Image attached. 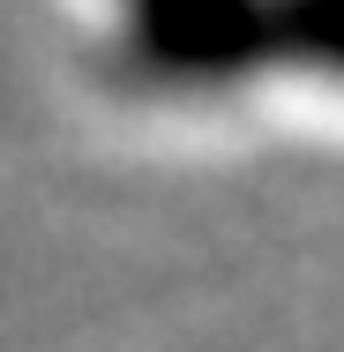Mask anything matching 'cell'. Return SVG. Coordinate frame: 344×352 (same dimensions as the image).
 Listing matches in <instances>:
<instances>
[{
	"label": "cell",
	"mask_w": 344,
	"mask_h": 352,
	"mask_svg": "<svg viewBox=\"0 0 344 352\" xmlns=\"http://www.w3.org/2000/svg\"><path fill=\"white\" fill-rule=\"evenodd\" d=\"M262 45H270V68H299L344 90V0H270Z\"/></svg>",
	"instance_id": "obj_2"
},
{
	"label": "cell",
	"mask_w": 344,
	"mask_h": 352,
	"mask_svg": "<svg viewBox=\"0 0 344 352\" xmlns=\"http://www.w3.org/2000/svg\"><path fill=\"white\" fill-rule=\"evenodd\" d=\"M270 0H120V60L150 90H232L270 75Z\"/></svg>",
	"instance_id": "obj_1"
}]
</instances>
